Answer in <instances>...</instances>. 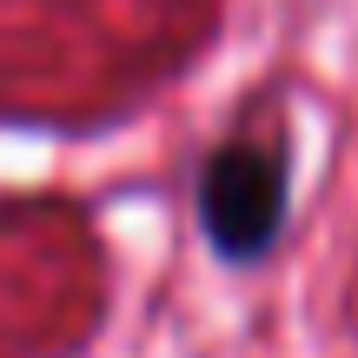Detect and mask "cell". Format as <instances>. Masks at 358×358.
Returning a JSON list of instances; mask_svg holds the SVG:
<instances>
[{
	"label": "cell",
	"instance_id": "cell-1",
	"mask_svg": "<svg viewBox=\"0 0 358 358\" xmlns=\"http://www.w3.org/2000/svg\"><path fill=\"white\" fill-rule=\"evenodd\" d=\"M285 192H292V159L279 140H226L199 166V226L206 245L232 266L266 259L285 226Z\"/></svg>",
	"mask_w": 358,
	"mask_h": 358
}]
</instances>
